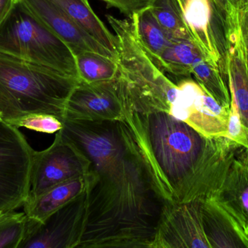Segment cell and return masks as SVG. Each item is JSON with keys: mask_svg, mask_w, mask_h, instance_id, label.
I'll return each instance as SVG.
<instances>
[{"mask_svg": "<svg viewBox=\"0 0 248 248\" xmlns=\"http://www.w3.org/2000/svg\"><path fill=\"white\" fill-rule=\"evenodd\" d=\"M70 48L74 55L98 52L116 60L115 55L92 36L82 26L50 0H20Z\"/></svg>", "mask_w": 248, "mask_h": 248, "instance_id": "11", "label": "cell"}, {"mask_svg": "<svg viewBox=\"0 0 248 248\" xmlns=\"http://www.w3.org/2000/svg\"><path fill=\"white\" fill-rule=\"evenodd\" d=\"M109 7L117 9L127 17L147 8L153 0H102Z\"/></svg>", "mask_w": 248, "mask_h": 248, "instance_id": "25", "label": "cell"}, {"mask_svg": "<svg viewBox=\"0 0 248 248\" xmlns=\"http://www.w3.org/2000/svg\"><path fill=\"white\" fill-rule=\"evenodd\" d=\"M0 120H1V116H0Z\"/></svg>", "mask_w": 248, "mask_h": 248, "instance_id": "31", "label": "cell"}, {"mask_svg": "<svg viewBox=\"0 0 248 248\" xmlns=\"http://www.w3.org/2000/svg\"><path fill=\"white\" fill-rule=\"evenodd\" d=\"M0 52L78 79L72 51L20 0L0 25Z\"/></svg>", "mask_w": 248, "mask_h": 248, "instance_id": "4", "label": "cell"}, {"mask_svg": "<svg viewBox=\"0 0 248 248\" xmlns=\"http://www.w3.org/2000/svg\"><path fill=\"white\" fill-rule=\"evenodd\" d=\"M240 24L248 60V1L239 10Z\"/></svg>", "mask_w": 248, "mask_h": 248, "instance_id": "26", "label": "cell"}, {"mask_svg": "<svg viewBox=\"0 0 248 248\" xmlns=\"http://www.w3.org/2000/svg\"><path fill=\"white\" fill-rule=\"evenodd\" d=\"M88 186V175L67 181L51 188L40 196L27 199L23 212L28 218L43 221L57 210L85 192Z\"/></svg>", "mask_w": 248, "mask_h": 248, "instance_id": "15", "label": "cell"}, {"mask_svg": "<svg viewBox=\"0 0 248 248\" xmlns=\"http://www.w3.org/2000/svg\"><path fill=\"white\" fill-rule=\"evenodd\" d=\"M18 0H0V25L10 14Z\"/></svg>", "mask_w": 248, "mask_h": 248, "instance_id": "27", "label": "cell"}, {"mask_svg": "<svg viewBox=\"0 0 248 248\" xmlns=\"http://www.w3.org/2000/svg\"><path fill=\"white\" fill-rule=\"evenodd\" d=\"M248 1V0H231L233 5L238 9L241 8Z\"/></svg>", "mask_w": 248, "mask_h": 248, "instance_id": "29", "label": "cell"}, {"mask_svg": "<svg viewBox=\"0 0 248 248\" xmlns=\"http://www.w3.org/2000/svg\"><path fill=\"white\" fill-rule=\"evenodd\" d=\"M201 205V200L166 204L152 248H210Z\"/></svg>", "mask_w": 248, "mask_h": 248, "instance_id": "9", "label": "cell"}, {"mask_svg": "<svg viewBox=\"0 0 248 248\" xmlns=\"http://www.w3.org/2000/svg\"><path fill=\"white\" fill-rule=\"evenodd\" d=\"M78 82V78L0 52L1 120L42 113L63 121L67 100Z\"/></svg>", "mask_w": 248, "mask_h": 248, "instance_id": "3", "label": "cell"}, {"mask_svg": "<svg viewBox=\"0 0 248 248\" xmlns=\"http://www.w3.org/2000/svg\"><path fill=\"white\" fill-rule=\"evenodd\" d=\"M227 138L240 146L242 148H246L247 146V140H246V133L242 124L240 113H239L237 104L232 99H231V104H230Z\"/></svg>", "mask_w": 248, "mask_h": 248, "instance_id": "24", "label": "cell"}, {"mask_svg": "<svg viewBox=\"0 0 248 248\" xmlns=\"http://www.w3.org/2000/svg\"><path fill=\"white\" fill-rule=\"evenodd\" d=\"M116 57V36L92 8L89 0H50Z\"/></svg>", "mask_w": 248, "mask_h": 248, "instance_id": "16", "label": "cell"}, {"mask_svg": "<svg viewBox=\"0 0 248 248\" xmlns=\"http://www.w3.org/2000/svg\"><path fill=\"white\" fill-rule=\"evenodd\" d=\"M90 161L87 217L78 248H152L166 205L126 118L62 121Z\"/></svg>", "mask_w": 248, "mask_h": 248, "instance_id": "1", "label": "cell"}, {"mask_svg": "<svg viewBox=\"0 0 248 248\" xmlns=\"http://www.w3.org/2000/svg\"><path fill=\"white\" fill-rule=\"evenodd\" d=\"M149 7L171 40H192L176 0H153Z\"/></svg>", "mask_w": 248, "mask_h": 248, "instance_id": "21", "label": "cell"}, {"mask_svg": "<svg viewBox=\"0 0 248 248\" xmlns=\"http://www.w3.org/2000/svg\"><path fill=\"white\" fill-rule=\"evenodd\" d=\"M27 222L24 212L7 213L0 219V248H18L26 234Z\"/></svg>", "mask_w": 248, "mask_h": 248, "instance_id": "22", "label": "cell"}, {"mask_svg": "<svg viewBox=\"0 0 248 248\" xmlns=\"http://www.w3.org/2000/svg\"><path fill=\"white\" fill-rule=\"evenodd\" d=\"M225 38L224 74L231 99L235 102L240 113L247 140L244 149L248 154V60L239 16L227 21Z\"/></svg>", "mask_w": 248, "mask_h": 248, "instance_id": "10", "label": "cell"}, {"mask_svg": "<svg viewBox=\"0 0 248 248\" xmlns=\"http://www.w3.org/2000/svg\"><path fill=\"white\" fill-rule=\"evenodd\" d=\"M214 4H215L216 8L219 11V15L221 16V21L225 23L226 16H227V12L230 10V7H232V3L231 0H213Z\"/></svg>", "mask_w": 248, "mask_h": 248, "instance_id": "28", "label": "cell"}, {"mask_svg": "<svg viewBox=\"0 0 248 248\" xmlns=\"http://www.w3.org/2000/svg\"><path fill=\"white\" fill-rule=\"evenodd\" d=\"M125 115L153 182L166 203L211 199L242 148L226 137L208 138L161 111L134 109Z\"/></svg>", "mask_w": 248, "mask_h": 248, "instance_id": "2", "label": "cell"}, {"mask_svg": "<svg viewBox=\"0 0 248 248\" xmlns=\"http://www.w3.org/2000/svg\"><path fill=\"white\" fill-rule=\"evenodd\" d=\"M78 80L87 83L113 80L119 74L117 61L98 52L87 51L75 55Z\"/></svg>", "mask_w": 248, "mask_h": 248, "instance_id": "19", "label": "cell"}, {"mask_svg": "<svg viewBox=\"0 0 248 248\" xmlns=\"http://www.w3.org/2000/svg\"><path fill=\"white\" fill-rule=\"evenodd\" d=\"M185 26L192 42L207 60L218 66L223 71L222 52L216 31L217 14L213 0H176Z\"/></svg>", "mask_w": 248, "mask_h": 248, "instance_id": "12", "label": "cell"}, {"mask_svg": "<svg viewBox=\"0 0 248 248\" xmlns=\"http://www.w3.org/2000/svg\"><path fill=\"white\" fill-rule=\"evenodd\" d=\"M87 217L86 190L43 221L28 218L26 234L18 248H78L84 235Z\"/></svg>", "mask_w": 248, "mask_h": 248, "instance_id": "7", "label": "cell"}, {"mask_svg": "<svg viewBox=\"0 0 248 248\" xmlns=\"http://www.w3.org/2000/svg\"><path fill=\"white\" fill-rule=\"evenodd\" d=\"M204 56L192 40H172L157 61L163 69L174 78H189L192 67Z\"/></svg>", "mask_w": 248, "mask_h": 248, "instance_id": "17", "label": "cell"}, {"mask_svg": "<svg viewBox=\"0 0 248 248\" xmlns=\"http://www.w3.org/2000/svg\"><path fill=\"white\" fill-rule=\"evenodd\" d=\"M7 123L16 128H26L36 132L52 134L63 128V122L59 118L47 114H29L17 119H12Z\"/></svg>", "mask_w": 248, "mask_h": 248, "instance_id": "23", "label": "cell"}, {"mask_svg": "<svg viewBox=\"0 0 248 248\" xmlns=\"http://www.w3.org/2000/svg\"><path fill=\"white\" fill-rule=\"evenodd\" d=\"M33 153L18 128L0 120V211H15L27 200Z\"/></svg>", "mask_w": 248, "mask_h": 248, "instance_id": "5", "label": "cell"}, {"mask_svg": "<svg viewBox=\"0 0 248 248\" xmlns=\"http://www.w3.org/2000/svg\"><path fill=\"white\" fill-rule=\"evenodd\" d=\"M8 212H3V211H0V219L5 215Z\"/></svg>", "mask_w": 248, "mask_h": 248, "instance_id": "30", "label": "cell"}, {"mask_svg": "<svg viewBox=\"0 0 248 248\" xmlns=\"http://www.w3.org/2000/svg\"><path fill=\"white\" fill-rule=\"evenodd\" d=\"M192 75L203 90L220 104L230 107L231 95L219 66L206 58H202L192 67Z\"/></svg>", "mask_w": 248, "mask_h": 248, "instance_id": "20", "label": "cell"}, {"mask_svg": "<svg viewBox=\"0 0 248 248\" xmlns=\"http://www.w3.org/2000/svg\"><path fill=\"white\" fill-rule=\"evenodd\" d=\"M90 166V160L75 143L58 131L49 148L33 153L27 199L67 181L87 176Z\"/></svg>", "mask_w": 248, "mask_h": 248, "instance_id": "6", "label": "cell"}, {"mask_svg": "<svg viewBox=\"0 0 248 248\" xmlns=\"http://www.w3.org/2000/svg\"><path fill=\"white\" fill-rule=\"evenodd\" d=\"M134 29L144 49L157 60L172 42L159 24L150 7L131 16Z\"/></svg>", "mask_w": 248, "mask_h": 248, "instance_id": "18", "label": "cell"}, {"mask_svg": "<svg viewBox=\"0 0 248 248\" xmlns=\"http://www.w3.org/2000/svg\"><path fill=\"white\" fill-rule=\"evenodd\" d=\"M202 227L210 248H248V233L224 208L211 199L201 200Z\"/></svg>", "mask_w": 248, "mask_h": 248, "instance_id": "14", "label": "cell"}, {"mask_svg": "<svg viewBox=\"0 0 248 248\" xmlns=\"http://www.w3.org/2000/svg\"><path fill=\"white\" fill-rule=\"evenodd\" d=\"M125 115L117 77L100 83L78 80L67 100L63 121H119L125 119Z\"/></svg>", "mask_w": 248, "mask_h": 248, "instance_id": "8", "label": "cell"}, {"mask_svg": "<svg viewBox=\"0 0 248 248\" xmlns=\"http://www.w3.org/2000/svg\"><path fill=\"white\" fill-rule=\"evenodd\" d=\"M230 213L248 233V154L239 150L222 184L211 198Z\"/></svg>", "mask_w": 248, "mask_h": 248, "instance_id": "13", "label": "cell"}]
</instances>
